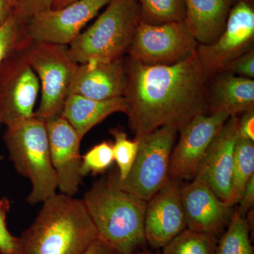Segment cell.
Masks as SVG:
<instances>
[{
    "instance_id": "cell-33",
    "label": "cell",
    "mask_w": 254,
    "mask_h": 254,
    "mask_svg": "<svg viewBox=\"0 0 254 254\" xmlns=\"http://www.w3.org/2000/svg\"><path fill=\"white\" fill-rule=\"evenodd\" d=\"M83 254H117L110 246L105 241L97 237L96 240L92 243L89 248Z\"/></svg>"
},
{
    "instance_id": "cell-9",
    "label": "cell",
    "mask_w": 254,
    "mask_h": 254,
    "mask_svg": "<svg viewBox=\"0 0 254 254\" xmlns=\"http://www.w3.org/2000/svg\"><path fill=\"white\" fill-rule=\"evenodd\" d=\"M23 48L0 65V123L6 127L34 115L40 91L39 79L25 58Z\"/></svg>"
},
{
    "instance_id": "cell-8",
    "label": "cell",
    "mask_w": 254,
    "mask_h": 254,
    "mask_svg": "<svg viewBox=\"0 0 254 254\" xmlns=\"http://www.w3.org/2000/svg\"><path fill=\"white\" fill-rule=\"evenodd\" d=\"M198 46L185 20L160 25L140 21L127 54L145 65H173L193 57Z\"/></svg>"
},
{
    "instance_id": "cell-2",
    "label": "cell",
    "mask_w": 254,
    "mask_h": 254,
    "mask_svg": "<svg viewBox=\"0 0 254 254\" xmlns=\"http://www.w3.org/2000/svg\"><path fill=\"white\" fill-rule=\"evenodd\" d=\"M18 237L19 254H83L98 232L83 200L56 193Z\"/></svg>"
},
{
    "instance_id": "cell-37",
    "label": "cell",
    "mask_w": 254,
    "mask_h": 254,
    "mask_svg": "<svg viewBox=\"0 0 254 254\" xmlns=\"http://www.w3.org/2000/svg\"><path fill=\"white\" fill-rule=\"evenodd\" d=\"M237 1H247V2L252 3V2H251V1H252V0H237Z\"/></svg>"
},
{
    "instance_id": "cell-14",
    "label": "cell",
    "mask_w": 254,
    "mask_h": 254,
    "mask_svg": "<svg viewBox=\"0 0 254 254\" xmlns=\"http://www.w3.org/2000/svg\"><path fill=\"white\" fill-rule=\"evenodd\" d=\"M187 229L186 219L180 198V187L169 179L165 185L147 201L144 219L146 243L163 249Z\"/></svg>"
},
{
    "instance_id": "cell-5",
    "label": "cell",
    "mask_w": 254,
    "mask_h": 254,
    "mask_svg": "<svg viewBox=\"0 0 254 254\" xmlns=\"http://www.w3.org/2000/svg\"><path fill=\"white\" fill-rule=\"evenodd\" d=\"M140 14L134 0H111L95 22L68 46L71 58L80 64L124 58L141 21Z\"/></svg>"
},
{
    "instance_id": "cell-4",
    "label": "cell",
    "mask_w": 254,
    "mask_h": 254,
    "mask_svg": "<svg viewBox=\"0 0 254 254\" xmlns=\"http://www.w3.org/2000/svg\"><path fill=\"white\" fill-rule=\"evenodd\" d=\"M4 140L16 172L31 182L28 203H43L56 193L58 180L50 157L46 123L33 115L6 127Z\"/></svg>"
},
{
    "instance_id": "cell-23",
    "label": "cell",
    "mask_w": 254,
    "mask_h": 254,
    "mask_svg": "<svg viewBox=\"0 0 254 254\" xmlns=\"http://www.w3.org/2000/svg\"><path fill=\"white\" fill-rule=\"evenodd\" d=\"M140 6L141 21L151 25L185 20V0H134Z\"/></svg>"
},
{
    "instance_id": "cell-32",
    "label": "cell",
    "mask_w": 254,
    "mask_h": 254,
    "mask_svg": "<svg viewBox=\"0 0 254 254\" xmlns=\"http://www.w3.org/2000/svg\"><path fill=\"white\" fill-rule=\"evenodd\" d=\"M238 133L241 138L254 141V110L246 112L238 119Z\"/></svg>"
},
{
    "instance_id": "cell-24",
    "label": "cell",
    "mask_w": 254,
    "mask_h": 254,
    "mask_svg": "<svg viewBox=\"0 0 254 254\" xmlns=\"http://www.w3.org/2000/svg\"><path fill=\"white\" fill-rule=\"evenodd\" d=\"M218 239L186 229L163 247L161 254H215Z\"/></svg>"
},
{
    "instance_id": "cell-36",
    "label": "cell",
    "mask_w": 254,
    "mask_h": 254,
    "mask_svg": "<svg viewBox=\"0 0 254 254\" xmlns=\"http://www.w3.org/2000/svg\"><path fill=\"white\" fill-rule=\"evenodd\" d=\"M130 254H154L149 253V252H133V253Z\"/></svg>"
},
{
    "instance_id": "cell-30",
    "label": "cell",
    "mask_w": 254,
    "mask_h": 254,
    "mask_svg": "<svg viewBox=\"0 0 254 254\" xmlns=\"http://www.w3.org/2000/svg\"><path fill=\"white\" fill-rule=\"evenodd\" d=\"M220 72H227L242 76L254 78V50L253 48L227 64Z\"/></svg>"
},
{
    "instance_id": "cell-11",
    "label": "cell",
    "mask_w": 254,
    "mask_h": 254,
    "mask_svg": "<svg viewBox=\"0 0 254 254\" xmlns=\"http://www.w3.org/2000/svg\"><path fill=\"white\" fill-rule=\"evenodd\" d=\"M230 115L223 111L200 114L180 130L178 143L170 157V177L176 180H193L210 143Z\"/></svg>"
},
{
    "instance_id": "cell-15",
    "label": "cell",
    "mask_w": 254,
    "mask_h": 254,
    "mask_svg": "<svg viewBox=\"0 0 254 254\" xmlns=\"http://www.w3.org/2000/svg\"><path fill=\"white\" fill-rule=\"evenodd\" d=\"M238 119L237 116L227 119L210 143L195 177L206 184L220 200L229 205L231 201L235 145L239 138Z\"/></svg>"
},
{
    "instance_id": "cell-27",
    "label": "cell",
    "mask_w": 254,
    "mask_h": 254,
    "mask_svg": "<svg viewBox=\"0 0 254 254\" xmlns=\"http://www.w3.org/2000/svg\"><path fill=\"white\" fill-rule=\"evenodd\" d=\"M113 161V143L108 141L98 143L81 157V176L105 173Z\"/></svg>"
},
{
    "instance_id": "cell-20",
    "label": "cell",
    "mask_w": 254,
    "mask_h": 254,
    "mask_svg": "<svg viewBox=\"0 0 254 254\" xmlns=\"http://www.w3.org/2000/svg\"><path fill=\"white\" fill-rule=\"evenodd\" d=\"M127 110V102L124 96L95 100L72 94L66 98L62 117L72 126L82 139L93 127L110 115L116 113L126 114Z\"/></svg>"
},
{
    "instance_id": "cell-19",
    "label": "cell",
    "mask_w": 254,
    "mask_h": 254,
    "mask_svg": "<svg viewBox=\"0 0 254 254\" xmlns=\"http://www.w3.org/2000/svg\"><path fill=\"white\" fill-rule=\"evenodd\" d=\"M237 0H185V21L200 45L214 43L222 34Z\"/></svg>"
},
{
    "instance_id": "cell-16",
    "label": "cell",
    "mask_w": 254,
    "mask_h": 254,
    "mask_svg": "<svg viewBox=\"0 0 254 254\" xmlns=\"http://www.w3.org/2000/svg\"><path fill=\"white\" fill-rule=\"evenodd\" d=\"M50 157L56 173L60 193L74 196L81 183L82 139L63 117L46 123Z\"/></svg>"
},
{
    "instance_id": "cell-10",
    "label": "cell",
    "mask_w": 254,
    "mask_h": 254,
    "mask_svg": "<svg viewBox=\"0 0 254 254\" xmlns=\"http://www.w3.org/2000/svg\"><path fill=\"white\" fill-rule=\"evenodd\" d=\"M110 1L77 0L39 13L26 21V34L33 41L68 46Z\"/></svg>"
},
{
    "instance_id": "cell-25",
    "label": "cell",
    "mask_w": 254,
    "mask_h": 254,
    "mask_svg": "<svg viewBox=\"0 0 254 254\" xmlns=\"http://www.w3.org/2000/svg\"><path fill=\"white\" fill-rule=\"evenodd\" d=\"M26 32V21L14 12L0 27V65L9 55L22 49L29 42Z\"/></svg>"
},
{
    "instance_id": "cell-1",
    "label": "cell",
    "mask_w": 254,
    "mask_h": 254,
    "mask_svg": "<svg viewBox=\"0 0 254 254\" xmlns=\"http://www.w3.org/2000/svg\"><path fill=\"white\" fill-rule=\"evenodd\" d=\"M125 64L123 96L130 128L136 136L165 126L179 132L196 115L208 113L212 76L197 53L173 65L149 66L129 57Z\"/></svg>"
},
{
    "instance_id": "cell-6",
    "label": "cell",
    "mask_w": 254,
    "mask_h": 254,
    "mask_svg": "<svg viewBox=\"0 0 254 254\" xmlns=\"http://www.w3.org/2000/svg\"><path fill=\"white\" fill-rule=\"evenodd\" d=\"M22 50L41 89V102L34 116L46 123L59 118L79 64L71 58L66 46L30 40Z\"/></svg>"
},
{
    "instance_id": "cell-35",
    "label": "cell",
    "mask_w": 254,
    "mask_h": 254,
    "mask_svg": "<svg viewBox=\"0 0 254 254\" xmlns=\"http://www.w3.org/2000/svg\"><path fill=\"white\" fill-rule=\"evenodd\" d=\"M77 1V0H57L56 2L53 5L52 9H60L63 6H66V5L71 4L73 1Z\"/></svg>"
},
{
    "instance_id": "cell-12",
    "label": "cell",
    "mask_w": 254,
    "mask_h": 254,
    "mask_svg": "<svg viewBox=\"0 0 254 254\" xmlns=\"http://www.w3.org/2000/svg\"><path fill=\"white\" fill-rule=\"evenodd\" d=\"M254 38V10L250 2L237 1L230 10L225 29L209 45L198 44L197 55L212 76L252 49Z\"/></svg>"
},
{
    "instance_id": "cell-17",
    "label": "cell",
    "mask_w": 254,
    "mask_h": 254,
    "mask_svg": "<svg viewBox=\"0 0 254 254\" xmlns=\"http://www.w3.org/2000/svg\"><path fill=\"white\" fill-rule=\"evenodd\" d=\"M127 86L124 58L104 62L93 60L78 65L68 95H78L95 100L123 96Z\"/></svg>"
},
{
    "instance_id": "cell-3",
    "label": "cell",
    "mask_w": 254,
    "mask_h": 254,
    "mask_svg": "<svg viewBox=\"0 0 254 254\" xmlns=\"http://www.w3.org/2000/svg\"><path fill=\"white\" fill-rule=\"evenodd\" d=\"M98 236L117 254H130L146 244L147 202L119 187L117 173L98 180L82 198Z\"/></svg>"
},
{
    "instance_id": "cell-28",
    "label": "cell",
    "mask_w": 254,
    "mask_h": 254,
    "mask_svg": "<svg viewBox=\"0 0 254 254\" xmlns=\"http://www.w3.org/2000/svg\"><path fill=\"white\" fill-rule=\"evenodd\" d=\"M11 204L6 197L0 199V254H19L20 244L18 237L11 235L8 230L6 217Z\"/></svg>"
},
{
    "instance_id": "cell-21",
    "label": "cell",
    "mask_w": 254,
    "mask_h": 254,
    "mask_svg": "<svg viewBox=\"0 0 254 254\" xmlns=\"http://www.w3.org/2000/svg\"><path fill=\"white\" fill-rule=\"evenodd\" d=\"M254 141L239 136L235 148L230 205L237 204L247 183L254 176Z\"/></svg>"
},
{
    "instance_id": "cell-18",
    "label": "cell",
    "mask_w": 254,
    "mask_h": 254,
    "mask_svg": "<svg viewBox=\"0 0 254 254\" xmlns=\"http://www.w3.org/2000/svg\"><path fill=\"white\" fill-rule=\"evenodd\" d=\"M209 113L223 111L230 116L254 110V81L232 73L218 72L210 78Z\"/></svg>"
},
{
    "instance_id": "cell-29",
    "label": "cell",
    "mask_w": 254,
    "mask_h": 254,
    "mask_svg": "<svg viewBox=\"0 0 254 254\" xmlns=\"http://www.w3.org/2000/svg\"><path fill=\"white\" fill-rule=\"evenodd\" d=\"M57 0H11L13 12L21 20L28 21L39 13L53 8Z\"/></svg>"
},
{
    "instance_id": "cell-26",
    "label": "cell",
    "mask_w": 254,
    "mask_h": 254,
    "mask_svg": "<svg viewBox=\"0 0 254 254\" xmlns=\"http://www.w3.org/2000/svg\"><path fill=\"white\" fill-rule=\"evenodd\" d=\"M110 132L114 138L113 157L114 161L116 162L118 167V179L119 181H123L131 171L138 153L139 143L136 138L133 141L128 139L123 130L113 128Z\"/></svg>"
},
{
    "instance_id": "cell-13",
    "label": "cell",
    "mask_w": 254,
    "mask_h": 254,
    "mask_svg": "<svg viewBox=\"0 0 254 254\" xmlns=\"http://www.w3.org/2000/svg\"><path fill=\"white\" fill-rule=\"evenodd\" d=\"M187 229L218 238L231 221L232 207L224 203L204 182L194 178L180 187Z\"/></svg>"
},
{
    "instance_id": "cell-31",
    "label": "cell",
    "mask_w": 254,
    "mask_h": 254,
    "mask_svg": "<svg viewBox=\"0 0 254 254\" xmlns=\"http://www.w3.org/2000/svg\"><path fill=\"white\" fill-rule=\"evenodd\" d=\"M238 203L240 206L237 209V213L242 218H246V215L252 210L254 204V176L247 183Z\"/></svg>"
},
{
    "instance_id": "cell-7",
    "label": "cell",
    "mask_w": 254,
    "mask_h": 254,
    "mask_svg": "<svg viewBox=\"0 0 254 254\" xmlns=\"http://www.w3.org/2000/svg\"><path fill=\"white\" fill-rule=\"evenodd\" d=\"M178 131L165 126L136 136L138 150L128 176L117 182L123 190L148 201L170 179V157Z\"/></svg>"
},
{
    "instance_id": "cell-34",
    "label": "cell",
    "mask_w": 254,
    "mask_h": 254,
    "mask_svg": "<svg viewBox=\"0 0 254 254\" xmlns=\"http://www.w3.org/2000/svg\"><path fill=\"white\" fill-rule=\"evenodd\" d=\"M13 13L11 0H0V27Z\"/></svg>"
},
{
    "instance_id": "cell-22",
    "label": "cell",
    "mask_w": 254,
    "mask_h": 254,
    "mask_svg": "<svg viewBox=\"0 0 254 254\" xmlns=\"http://www.w3.org/2000/svg\"><path fill=\"white\" fill-rule=\"evenodd\" d=\"M250 232L249 220L235 210L228 227L218 239L215 254H254Z\"/></svg>"
}]
</instances>
